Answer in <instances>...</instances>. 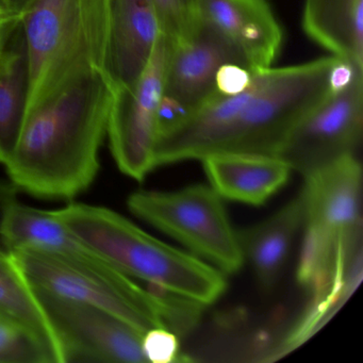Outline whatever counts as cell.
Returning <instances> with one entry per match:
<instances>
[{
  "label": "cell",
  "instance_id": "cell-19",
  "mask_svg": "<svg viewBox=\"0 0 363 363\" xmlns=\"http://www.w3.org/2000/svg\"><path fill=\"white\" fill-rule=\"evenodd\" d=\"M0 363H56L45 344L11 320L0 318Z\"/></svg>",
  "mask_w": 363,
  "mask_h": 363
},
{
  "label": "cell",
  "instance_id": "cell-10",
  "mask_svg": "<svg viewBox=\"0 0 363 363\" xmlns=\"http://www.w3.org/2000/svg\"><path fill=\"white\" fill-rule=\"evenodd\" d=\"M58 344L60 363H145L144 333L84 301L37 290Z\"/></svg>",
  "mask_w": 363,
  "mask_h": 363
},
{
  "label": "cell",
  "instance_id": "cell-4",
  "mask_svg": "<svg viewBox=\"0 0 363 363\" xmlns=\"http://www.w3.org/2000/svg\"><path fill=\"white\" fill-rule=\"evenodd\" d=\"M305 179V240L297 278L320 301L341 294L362 274V169L350 155Z\"/></svg>",
  "mask_w": 363,
  "mask_h": 363
},
{
  "label": "cell",
  "instance_id": "cell-22",
  "mask_svg": "<svg viewBox=\"0 0 363 363\" xmlns=\"http://www.w3.org/2000/svg\"><path fill=\"white\" fill-rule=\"evenodd\" d=\"M18 191L11 180L0 179V252H10L4 241L3 227L10 208L18 201Z\"/></svg>",
  "mask_w": 363,
  "mask_h": 363
},
{
  "label": "cell",
  "instance_id": "cell-2",
  "mask_svg": "<svg viewBox=\"0 0 363 363\" xmlns=\"http://www.w3.org/2000/svg\"><path fill=\"white\" fill-rule=\"evenodd\" d=\"M112 97L106 76L94 74L30 112L5 164L16 188L48 199H73L89 189L99 174Z\"/></svg>",
  "mask_w": 363,
  "mask_h": 363
},
{
  "label": "cell",
  "instance_id": "cell-15",
  "mask_svg": "<svg viewBox=\"0 0 363 363\" xmlns=\"http://www.w3.org/2000/svg\"><path fill=\"white\" fill-rule=\"evenodd\" d=\"M303 218L305 201L299 192L267 220L237 231L244 261H250L264 290L271 291L279 280Z\"/></svg>",
  "mask_w": 363,
  "mask_h": 363
},
{
  "label": "cell",
  "instance_id": "cell-23",
  "mask_svg": "<svg viewBox=\"0 0 363 363\" xmlns=\"http://www.w3.org/2000/svg\"><path fill=\"white\" fill-rule=\"evenodd\" d=\"M35 0H0V21H18Z\"/></svg>",
  "mask_w": 363,
  "mask_h": 363
},
{
  "label": "cell",
  "instance_id": "cell-11",
  "mask_svg": "<svg viewBox=\"0 0 363 363\" xmlns=\"http://www.w3.org/2000/svg\"><path fill=\"white\" fill-rule=\"evenodd\" d=\"M247 69L237 50L218 31L199 20L196 28L182 41L171 43L164 89L161 128L196 110L220 90L228 67Z\"/></svg>",
  "mask_w": 363,
  "mask_h": 363
},
{
  "label": "cell",
  "instance_id": "cell-21",
  "mask_svg": "<svg viewBox=\"0 0 363 363\" xmlns=\"http://www.w3.org/2000/svg\"><path fill=\"white\" fill-rule=\"evenodd\" d=\"M142 345L147 362L172 363L184 360L180 354L178 335L169 329L156 328L146 331Z\"/></svg>",
  "mask_w": 363,
  "mask_h": 363
},
{
  "label": "cell",
  "instance_id": "cell-12",
  "mask_svg": "<svg viewBox=\"0 0 363 363\" xmlns=\"http://www.w3.org/2000/svg\"><path fill=\"white\" fill-rule=\"evenodd\" d=\"M197 12L199 21L237 50L250 72L272 67L282 30L265 0H197Z\"/></svg>",
  "mask_w": 363,
  "mask_h": 363
},
{
  "label": "cell",
  "instance_id": "cell-17",
  "mask_svg": "<svg viewBox=\"0 0 363 363\" xmlns=\"http://www.w3.org/2000/svg\"><path fill=\"white\" fill-rule=\"evenodd\" d=\"M303 28L330 56L363 67V0H305Z\"/></svg>",
  "mask_w": 363,
  "mask_h": 363
},
{
  "label": "cell",
  "instance_id": "cell-5",
  "mask_svg": "<svg viewBox=\"0 0 363 363\" xmlns=\"http://www.w3.org/2000/svg\"><path fill=\"white\" fill-rule=\"evenodd\" d=\"M55 213L77 239L128 277L203 306L226 290L220 269L152 237L113 210L72 203Z\"/></svg>",
  "mask_w": 363,
  "mask_h": 363
},
{
  "label": "cell",
  "instance_id": "cell-18",
  "mask_svg": "<svg viewBox=\"0 0 363 363\" xmlns=\"http://www.w3.org/2000/svg\"><path fill=\"white\" fill-rule=\"evenodd\" d=\"M0 318L33 333L60 363L58 344L37 292L11 252H0Z\"/></svg>",
  "mask_w": 363,
  "mask_h": 363
},
{
  "label": "cell",
  "instance_id": "cell-14",
  "mask_svg": "<svg viewBox=\"0 0 363 363\" xmlns=\"http://www.w3.org/2000/svg\"><path fill=\"white\" fill-rule=\"evenodd\" d=\"M201 161L210 186L223 199L250 206L267 203L292 172L286 161L272 155L218 154Z\"/></svg>",
  "mask_w": 363,
  "mask_h": 363
},
{
  "label": "cell",
  "instance_id": "cell-3",
  "mask_svg": "<svg viewBox=\"0 0 363 363\" xmlns=\"http://www.w3.org/2000/svg\"><path fill=\"white\" fill-rule=\"evenodd\" d=\"M11 254L37 290L99 306L144 333L167 328L182 335L203 309L156 286L142 288L82 241L67 250L20 247Z\"/></svg>",
  "mask_w": 363,
  "mask_h": 363
},
{
  "label": "cell",
  "instance_id": "cell-24",
  "mask_svg": "<svg viewBox=\"0 0 363 363\" xmlns=\"http://www.w3.org/2000/svg\"><path fill=\"white\" fill-rule=\"evenodd\" d=\"M13 22V21H12ZM11 22L4 23L3 21H0V45L3 42L4 37H5L6 30H7L8 26Z\"/></svg>",
  "mask_w": 363,
  "mask_h": 363
},
{
  "label": "cell",
  "instance_id": "cell-13",
  "mask_svg": "<svg viewBox=\"0 0 363 363\" xmlns=\"http://www.w3.org/2000/svg\"><path fill=\"white\" fill-rule=\"evenodd\" d=\"M109 46L105 76L112 89L138 79L152 57L161 30L150 0H108Z\"/></svg>",
  "mask_w": 363,
  "mask_h": 363
},
{
  "label": "cell",
  "instance_id": "cell-20",
  "mask_svg": "<svg viewBox=\"0 0 363 363\" xmlns=\"http://www.w3.org/2000/svg\"><path fill=\"white\" fill-rule=\"evenodd\" d=\"M161 33L177 43L188 38L199 24L197 0H150Z\"/></svg>",
  "mask_w": 363,
  "mask_h": 363
},
{
  "label": "cell",
  "instance_id": "cell-6",
  "mask_svg": "<svg viewBox=\"0 0 363 363\" xmlns=\"http://www.w3.org/2000/svg\"><path fill=\"white\" fill-rule=\"evenodd\" d=\"M20 21L29 60L27 116L76 82L105 75L108 0H35Z\"/></svg>",
  "mask_w": 363,
  "mask_h": 363
},
{
  "label": "cell",
  "instance_id": "cell-16",
  "mask_svg": "<svg viewBox=\"0 0 363 363\" xmlns=\"http://www.w3.org/2000/svg\"><path fill=\"white\" fill-rule=\"evenodd\" d=\"M29 60L21 21L10 23L0 45V163L9 161L27 118Z\"/></svg>",
  "mask_w": 363,
  "mask_h": 363
},
{
  "label": "cell",
  "instance_id": "cell-1",
  "mask_svg": "<svg viewBox=\"0 0 363 363\" xmlns=\"http://www.w3.org/2000/svg\"><path fill=\"white\" fill-rule=\"evenodd\" d=\"M350 67L329 56L254 72L239 90L218 91L194 111L164 125L155 165L218 154L276 156L293 128L330 94Z\"/></svg>",
  "mask_w": 363,
  "mask_h": 363
},
{
  "label": "cell",
  "instance_id": "cell-7",
  "mask_svg": "<svg viewBox=\"0 0 363 363\" xmlns=\"http://www.w3.org/2000/svg\"><path fill=\"white\" fill-rule=\"evenodd\" d=\"M127 205L135 216L222 273H237L243 265L238 233L222 197L211 186L199 184L173 192L139 191L129 196Z\"/></svg>",
  "mask_w": 363,
  "mask_h": 363
},
{
  "label": "cell",
  "instance_id": "cell-9",
  "mask_svg": "<svg viewBox=\"0 0 363 363\" xmlns=\"http://www.w3.org/2000/svg\"><path fill=\"white\" fill-rule=\"evenodd\" d=\"M363 128V69L350 67L330 94L291 131L276 156L306 177L354 155Z\"/></svg>",
  "mask_w": 363,
  "mask_h": 363
},
{
  "label": "cell",
  "instance_id": "cell-8",
  "mask_svg": "<svg viewBox=\"0 0 363 363\" xmlns=\"http://www.w3.org/2000/svg\"><path fill=\"white\" fill-rule=\"evenodd\" d=\"M169 48L171 42L161 33L138 79L113 90L107 130L110 150L120 171L137 182L156 169Z\"/></svg>",
  "mask_w": 363,
  "mask_h": 363
}]
</instances>
